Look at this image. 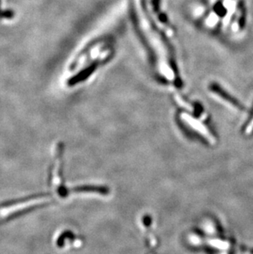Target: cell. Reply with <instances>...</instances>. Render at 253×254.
Listing matches in <instances>:
<instances>
[{
	"instance_id": "obj_4",
	"label": "cell",
	"mask_w": 253,
	"mask_h": 254,
	"mask_svg": "<svg viewBox=\"0 0 253 254\" xmlns=\"http://www.w3.org/2000/svg\"><path fill=\"white\" fill-rule=\"evenodd\" d=\"M241 17L239 19V27L240 28H243L244 26V22H245V17H244V13H245V10H244V6L243 4V2H241Z\"/></svg>"
},
{
	"instance_id": "obj_5",
	"label": "cell",
	"mask_w": 253,
	"mask_h": 254,
	"mask_svg": "<svg viewBox=\"0 0 253 254\" xmlns=\"http://www.w3.org/2000/svg\"><path fill=\"white\" fill-rule=\"evenodd\" d=\"M253 131V120H251V122L248 125V127H247L246 132L247 134H249V133H251Z\"/></svg>"
},
{
	"instance_id": "obj_6",
	"label": "cell",
	"mask_w": 253,
	"mask_h": 254,
	"mask_svg": "<svg viewBox=\"0 0 253 254\" xmlns=\"http://www.w3.org/2000/svg\"></svg>"
},
{
	"instance_id": "obj_1",
	"label": "cell",
	"mask_w": 253,
	"mask_h": 254,
	"mask_svg": "<svg viewBox=\"0 0 253 254\" xmlns=\"http://www.w3.org/2000/svg\"><path fill=\"white\" fill-rule=\"evenodd\" d=\"M111 42L107 38L102 39L100 41H96L80 54L75 60L72 66L74 72L70 78V84H76L77 82L86 79L89 74H91L100 64L105 63L110 56L111 51Z\"/></svg>"
},
{
	"instance_id": "obj_3",
	"label": "cell",
	"mask_w": 253,
	"mask_h": 254,
	"mask_svg": "<svg viewBox=\"0 0 253 254\" xmlns=\"http://www.w3.org/2000/svg\"><path fill=\"white\" fill-rule=\"evenodd\" d=\"M209 244L213 247L216 248L218 250H228L229 248V243L220 240H210Z\"/></svg>"
},
{
	"instance_id": "obj_2",
	"label": "cell",
	"mask_w": 253,
	"mask_h": 254,
	"mask_svg": "<svg viewBox=\"0 0 253 254\" xmlns=\"http://www.w3.org/2000/svg\"><path fill=\"white\" fill-rule=\"evenodd\" d=\"M184 118L185 119V120H187L190 124L191 127H194L197 132H200L205 138H207L210 141H214V137H213L212 135L210 134L207 128L201 122H199L198 120H195L194 118L191 117V116H189L188 115H184Z\"/></svg>"
}]
</instances>
